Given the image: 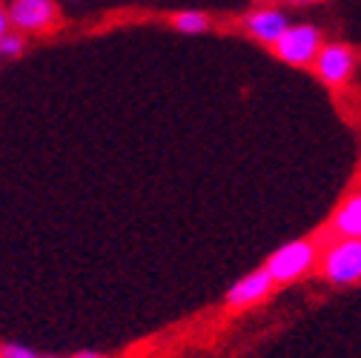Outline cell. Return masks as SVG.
Returning a JSON list of instances; mask_svg holds the SVG:
<instances>
[{
	"mask_svg": "<svg viewBox=\"0 0 361 358\" xmlns=\"http://www.w3.org/2000/svg\"><path fill=\"white\" fill-rule=\"evenodd\" d=\"M322 276L336 287L361 281V238H336L322 255Z\"/></svg>",
	"mask_w": 361,
	"mask_h": 358,
	"instance_id": "cell-2",
	"label": "cell"
},
{
	"mask_svg": "<svg viewBox=\"0 0 361 358\" xmlns=\"http://www.w3.org/2000/svg\"><path fill=\"white\" fill-rule=\"evenodd\" d=\"M355 69V52L347 43H324L315 58V75L330 86H344Z\"/></svg>",
	"mask_w": 361,
	"mask_h": 358,
	"instance_id": "cell-5",
	"label": "cell"
},
{
	"mask_svg": "<svg viewBox=\"0 0 361 358\" xmlns=\"http://www.w3.org/2000/svg\"><path fill=\"white\" fill-rule=\"evenodd\" d=\"M0 358H40V355L32 347H26V344L4 341V347H0Z\"/></svg>",
	"mask_w": 361,
	"mask_h": 358,
	"instance_id": "cell-11",
	"label": "cell"
},
{
	"mask_svg": "<svg viewBox=\"0 0 361 358\" xmlns=\"http://www.w3.org/2000/svg\"><path fill=\"white\" fill-rule=\"evenodd\" d=\"M330 238H361V190L341 201L327 223Z\"/></svg>",
	"mask_w": 361,
	"mask_h": 358,
	"instance_id": "cell-8",
	"label": "cell"
},
{
	"mask_svg": "<svg viewBox=\"0 0 361 358\" xmlns=\"http://www.w3.org/2000/svg\"><path fill=\"white\" fill-rule=\"evenodd\" d=\"M261 4H267V6H273V0H261Z\"/></svg>",
	"mask_w": 361,
	"mask_h": 358,
	"instance_id": "cell-14",
	"label": "cell"
},
{
	"mask_svg": "<svg viewBox=\"0 0 361 358\" xmlns=\"http://www.w3.org/2000/svg\"><path fill=\"white\" fill-rule=\"evenodd\" d=\"M23 47H26L23 32L0 35V55H4V58H18V55H23Z\"/></svg>",
	"mask_w": 361,
	"mask_h": 358,
	"instance_id": "cell-10",
	"label": "cell"
},
{
	"mask_svg": "<svg viewBox=\"0 0 361 358\" xmlns=\"http://www.w3.org/2000/svg\"><path fill=\"white\" fill-rule=\"evenodd\" d=\"M276 287V278L269 276L267 266H258V270H252L250 276H244L241 281H235L230 290H227V307L233 309H247L258 301H264L269 292H273Z\"/></svg>",
	"mask_w": 361,
	"mask_h": 358,
	"instance_id": "cell-6",
	"label": "cell"
},
{
	"mask_svg": "<svg viewBox=\"0 0 361 358\" xmlns=\"http://www.w3.org/2000/svg\"><path fill=\"white\" fill-rule=\"evenodd\" d=\"M15 32H47L58 20L55 0H12L6 6Z\"/></svg>",
	"mask_w": 361,
	"mask_h": 358,
	"instance_id": "cell-4",
	"label": "cell"
},
{
	"mask_svg": "<svg viewBox=\"0 0 361 358\" xmlns=\"http://www.w3.org/2000/svg\"><path fill=\"white\" fill-rule=\"evenodd\" d=\"M40 358H58V355H40Z\"/></svg>",
	"mask_w": 361,
	"mask_h": 358,
	"instance_id": "cell-15",
	"label": "cell"
},
{
	"mask_svg": "<svg viewBox=\"0 0 361 358\" xmlns=\"http://www.w3.org/2000/svg\"><path fill=\"white\" fill-rule=\"evenodd\" d=\"M172 26H175L178 32H187V35H201V32H207L212 23H209V18H207L204 12L187 9V12H175V15H172Z\"/></svg>",
	"mask_w": 361,
	"mask_h": 358,
	"instance_id": "cell-9",
	"label": "cell"
},
{
	"mask_svg": "<svg viewBox=\"0 0 361 358\" xmlns=\"http://www.w3.org/2000/svg\"><path fill=\"white\" fill-rule=\"evenodd\" d=\"M293 6H307V4H322V0H287Z\"/></svg>",
	"mask_w": 361,
	"mask_h": 358,
	"instance_id": "cell-12",
	"label": "cell"
},
{
	"mask_svg": "<svg viewBox=\"0 0 361 358\" xmlns=\"http://www.w3.org/2000/svg\"><path fill=\"white\" fill-rule=\"evenodd\" d=\"M75 358H104V355H98V352H78Z\"/></svg>",
	"mask_w": 361,
	"mask_h": 358,
	"instance_id": "cell-13",
	"label": "cell"
},
{
	"mask_svg": "<svg viewBox=\"0 0 361 358\" xmlns=\"http://www.w3.org/2000/svg\"><path fill=\"white\" fill-rule=\"evenodd\" d=\"M319 255H322V241L295 238V241L279 247L264 261V266L269 270V276L276 278V284H293L312 270V264L319 261Z\"/></svg>",
	"mask_w": 361,
	"mask_h": 358,
	"instance_id": "cell-1",
	"label": "cell"
},
{
	"mask_svg": "<svg viewBox=\"0 0 361 358\" xmlns=\"http://www.w3.org/2000/svg\"><path fill=\"white\" fill-rule=\"evenodd\" d=\"M324 47V40H322V32L310 26V23H295L290 26L279 43L273 47V52L284 61V63H293V66H307V63H315V58H319Z\"/></svg>",
	"mask_w": 361,
	"mask_h": 358,
	"instance_id": "cell-3",
	"label": "cell"
},
{
	"mask_svg": "<svg viewBox=\"0 0 361 358\" xmlns=\"http://www.w3.org/2000/svg\"><path fill=\"white\" fill-rule=\"evenodd\" d=\"M244 26H247V32H250L255 40L276 47L279 37H281L293 23H290V18H287L281 9H276V6H261V9H252L250 15H244Z\"/></svg>",
	"mask_w": 361,
	"mask_h": 358,
	"instance_id": "cell-7",
	"label": "cell"
}]
</instances>
